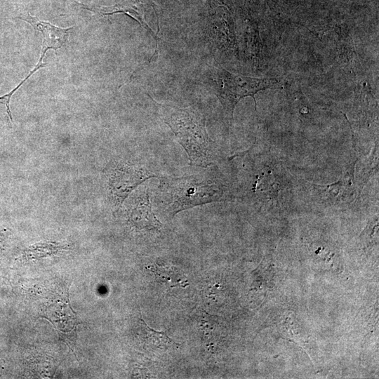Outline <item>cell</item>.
<instances>
[{"instance_id":"5b68a950","label":"cell","mask_w":379,"mask_h":379,"mask_svg":"<svg viewBox=\"0 0 379 379\" xmlns=\"http://www.w3.org/2000/svg\"><path fill=\"white\" fill-rule=\"evenodd\" d=\"M20 18L26 21L35 29L42 33L43 46L41 51L44 52L49 49H58L62 47L68 38L69 31L74 28V27L68 28L56 27L48 22L41 21L29 13Z\"/></svg>"},{"instance_id":"7a4b0ae2","label":"cell","mask_w":379,"mask_h":379,"mask_svg":"<svg viewBox=\"0 0 379 379\" xmlns=\"http://www.w3.org/2000/svg\"><path fill=\"white\" fill-rule=\"evenodd\" d=\"M223 194V188L217 183L195 176L161 177L158 187V199L171 217L182 211L217 201Z\"/></svg>"},{"instance_id":"9c48e42d","label":"cell","mask_w":379,"mask_h":379,"mask_svg":"<svg viewBox=\"0 0 379 379\" xmlns=\"http://www.w3.org/2000/svg\"><path fill=\"white\" fill-rule=\"evenodd\" d=\"M66 245L56 242H40L30 246L25 251L27 257L32 258L54 255L67 249Z\"/></svg>"},{"instance_id":"30bf717a","label":"cell","mask_w":379,"mask_h":379,"mask_svg":"<svg viewBox=\"0 0 379 379\" xmlns=\"http://www.w3.org/2000/svg\"><path fill=\"white\" fill-rule=\"evenodd\" d=\"M11 232L9 230L4 227L0 226V254L4 249L6 240L8 239Z\"/></svg>"},{"instance_id":"277c9868","label":"cell","mask_w":379,"mask_h":379,"mask_svg":"<svg viewBox=\"0 0 379 379\" xmlns=\"http://www.w3.org/2000/svg\"><path fill=\"white\" fill-rule=\"evenodd\" d=\"M104 174L109 199L115 206H121L140 184L156 177L143 166L123 161L110 163L105 169Z\"/></svg>"},{"instance_id":"52a82bcc","label":"cell","mask_w":379,"mask_h":379,"mask_svg":"<svg viewBox=\"0 0 379 379\" xmlns=\"http://www.w3.org/2000/svg\"><path fill=\"white\" fill-rule=\"evenodd\" d=\"M138 336L142 347L151 352L162 353L179 346L166 332L153 330L142 319L138 321Z\"/></svg>"},{"instance_id":"8992f818","label":"cell","mask_w":379,"mask_h":379,"mask_svg":"<svg viewBox=\"0 0 379 379\" xmlns=\"http://www.w3.org/2000/svg\"><path fill=\"white\" fill-rule=\"evenodd\" d=\"M128 219L131 224L138 230H159L162 227L161 222L154 215L147 192H144L132 204Z\"/></svg>"},{"instance_id":"3957f363","label":"cell","mask_w":379,"mask_h":379,"mask_svg":"<svg viewBox=\"0 0 379 379\" xmlns=\"http://www.w3.org/2000/svg\"><path fill=\"white\" fill-rule=\"evenodd\" d=\"M212 81L225 114L231 121L238 102L245 97L253 98L256 109L255 95L268 88H281L280 81L274 78H254L236 74L222 67H214Z\"/></svg>"},{"instance_id":"6da1fadb","label":"cell","mask_w":379,"mask_h":379,"mask_svg":"<svg viewBox=\"0 0 379 379\" xmlns=\"http://www.w3.org/2000/svg\"><path fill=\"white\" fill-rule=\"evenodd\" d=\"M152 100L186 152L190 164L200 167L211 165L213 159L212 141L206 131L205 117L192 107L180 108Z\"/></svg>"},{"instance_id":"ba28073f","label":"cell","mask_w":379,"mask_h":379,"mask_svg":"<svg viewBox=\"0 0 379 379\" xmlns=\"http://www.w3.org/2000/svg\"><path fill=\"white\" fill-rule=\"evenodd\" d=\"M96 13L101 15L124 13L140 23V26L147 29L153 36L157 47L158 38L144 18L142 4L140 0H121L118 4L109 6H102L97 9Z\"/></svg>"}]
</instances>
